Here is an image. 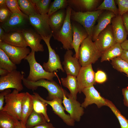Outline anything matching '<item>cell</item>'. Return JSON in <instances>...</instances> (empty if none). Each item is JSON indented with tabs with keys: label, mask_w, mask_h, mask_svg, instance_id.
Here are the masks:
<instances>
[{
	"label": "cell",
	"mask_w": 128,
	"mask_h": 128,
	"mask_svg": "<svg viewBox=\"0 0 128 128\" xmlns=\"http://www.w3.org/2000/svg\"><path fill=\"white\" fill-rule=\"evenodd\" d=\"M22 82L24 86L29 89L36 90L40 87L46 88L48 92L47 99L48 101H51L56 98L63 99L64 95L68 93L54 80L41 79L36 82H32L29 81L24 78Z\"/></svg>",
	"instance_id": "6da1fadb"
},
{
	"label": "cell",
	"mask_w": 128,
	"mask_h": 128,
	"mask_svg": "<svg viewBox=\"0 0 128 128\" xmlns=\"http://www.w3.org/2000/svg\"><path fill=\"white\" fill-rule=\"evenodd\" d=\"M102 54L91 38L88 36L82 42L79 48L78 61L81 67L86 66L95 63Z\"/></svg>",
	"instance_id": "7a4b0ae2"
},
{
	"label": "cell",
	"mask_w": 128,
	"mask_h": 128,
	"mask_svg": "<svg viewBox=\"0 0 128 128\" xmlns=\"http://www.w3.org/2000/svg\"><path fill=\"white\" fill-rule=\"evenodd\" d=\"M35 53L34 51L32 50L24 59L27 61L30 67L29 73L26 79L32 82H36L41 79L53 80V78L56 76L55 72L50 73L46 71L36 61Z\"/></svg>",
	"instance_id": "3957f363"
},
{
	"label": "cell",
	"mask_w": 128,
	"mask_h": 128,
	"mask_svg": "<svg viewBox=\"0 0 128 128\" xmlns=\"http://www.w3.org/2000/svg\"><path fill=\"white\" fill-rule=\"evenodd\" d=\"M103 10H97L91 12H76L72 9L71 15V21L78 23L82 25L91 38L96 23Z\"/></svg>",
	"instance_id": "277c9868"
},
{
	"label": "cell",
	"mask_w": 128,
	"mask_h": 128,
	"mask_svg": "<svg viewBox=\"0 0 128 128\" xmlns=\"http://www.w3.org/2000/svg\"><path fill=\"white\" fill-rule=\"evenodd\" d=\"M72 10L71 8L68 6L66 9V18L62 27L58 32L52 34L54 39L60 42L63 48L67 50L73 49V30L70 18Z\"/></svg>",
	"instance_id": "5b68a950"
},
{
	"label": "cell",
	"mask_w": 128,
	"mask_h": 128,
	"mask_svg": "<svg viewBox=\"0 0 128 128\" xmlns=\"http://www.w3.org/2000/svg\"><path fill=\"white\" fill-rule=\"evenodd\" d=\"M19 92L14 89L12 92L5 96V104L2 111L8 112L20 121L22 102L26 92Z\"/></svg>",
	"instance_id": "8992f818"
},
{
	"label": "cell",
	"mask_w": 128,
	"mask_h": 128,
	"mask_svg": "<svg viewBox=\"0 0 128 128\" xmlns=\"http://www.w3.org/2000/svg\"><path fill=\"white\" fill-rule=\"evenodd\" d=\"M31 25L28 16L18 13L12 14L6 22L0 23V26L6 33L12 31L22 32L30 28Z\"/></svg>",
	"instance_id": "52a82bcc"
},
{
	"label": "cell",
	"mask_w": 128,
	"mask_h": 128,
	"mask_svg": "<svg viewBox=\"0 0 128 128\" xmlns=\"http://www.w3.org/2000/svg\"><path fill=\"white\" fill-rule=\"evenodd\" d=\"M24 73L17 69L9 72L7 75L0 77V91L7 89L14 88L19 92L23 89L22 82Z\"/></svg>",
	"instance_id": "ba28073f"
},
{
	"label": "cell",
	"mask_w": 128,
	"mask_h": 128,
	"mask_svg": "<svg viewBox=\"0 0 128 128\" xmlns=\"http://www.w3.org/2000/svg\"><path fill=\"white\" fill-rule=\"evenodd\" d=\"M47 14H38L28 16L29 23L34 29L42 37L52 36V33L49 23Z\"/></svg>",
	"instance_id": "9c48e42d"
},
{
	"label": "cell",
	"mask_w": 128,
	"mask_h": 128,
	"mask_svg": "<svg viewBox=\"0 0 128 128\" xmlns=\"http://www.w3.org/2000/svg\"><path fill=\"white\" fill-rule=\"evenodd\" d=\"M0 48L16 65L20 64L30 52L29 49L27 47L14 46L2 42H0Z\"/></svg>",
	"instance_id": "30bf717a"
},
{
	"label": "cell",
	"mask_w": 128,
	"mask_h": 128,
	"mask_svg": "<svg viewBox=\"0 0 128 128\" xmlns=\"http://www.w3.org/2000/svg\"><path fill=\"white\" fill-rule=\"evenodd\" d=\"M33 94H35L40 100L50 105L54 113L67 125L70 126L74 125L75 121L71 118L69 115L66 114L65 112V108L62 105L63 99L56 98L51 101H48L44 99L37 92H34Z\"/></svg>",
	"instance_id": "8fae6325"
},
{
	"label": "cell",
	"mask_w": 128,
	"mask_h": 128,
	"mask_svg": "<svg viewBox=\"0 0 128 128\" xmlns=\"http://www.w3.org/2000/svg\"><path fill=\"white\" fill-rule=\"evenodd\" d=\"M95 73L91 64L81 67L76 76L78 92L81 93L84 88L96 84Z\"/></svg>",
	"instance_id": "7c38bea8"
},
{
	"label": "cell",
	"mask_w": 128,
	"mask_h": 128,
	"mask_svg": "<svg viewBox=\"0 0 128 128\" xmlns=\"http://www.w3.org/2000/svg\"><path fill=\"white\" fill-rule=\"evenodd\" d=\"M51 37H42V40L47 46L49 54L48 61L47 62H44L42 66L44 70L48 72H53L58 69H60L62 72H64L59 56L50 45V42Z\"/></svg>",
	"instance_id": "4fadbf2b"
},
{
	"label": "cell",
	"mask_w": 128,
	"mask_h": 128,
	"mask_svg": "<svg viewBox=\"0 0 128 128\" xmlns=\"http://www.w3.org/2000/svg\"><path fill=\"white\" fill-rule=\"evenodd\" d=\"M94 42L102 53L116 43L111 24L99 33Z\"/></svg>",
	"instance_id": "5bb4252c"
},
{
	"label": "cell",
	"mask_w": 128,
	"mask_h": 128,
	"mask_svg": "<svg viewBox=\"0 0 128 128\" xmlns=\"http://www.w3.org/2000/svg\"><path fill=\"white\" fill-rule=\"evenodd\" d=\"M63 103L65 110L69 114L71 118L75 121L79 122L84 113L80 103L69 93L64 95Z\"/></svg>",
	"instance_id": "9a60e30c"
},
{
	"label": "cell",
	"mask_w": 128,
	"mask_h": 128,
	"mask_svg": "<svg viewBox=\"0 0 128 128\" xmlns=\"http://www.w3.org/2000/svg\"><path fill=\"white\" fill-rule=\"evenodd\" d=\"M82 92L86 97L84 101L81 104L83 108H86L93 104L96 105L99 108L106 105V99L101 96L93 85L84 88Z\"/></svg>",
	"instance_id": "2e32d148"
},
{
	"label": "cell",
	"mask_w": 128,
	"mask_h": 128,
	"mask_svg": "<svg viewBox=\"0 0 128 128\" xmlns=\"http://www.w3.org/2000/svg\"><path fill=\"white\" fill-rule=\"evenodd\" d=\"M22 32L27 46L32 50L35 52L44 51L43 45L40 43L42 37L34 29L30 27Z\"/></svg>",
	"instance_id": "e0dca14e"
},
{
	"label": "cell",
	"mask_w": 128,
	"mask_h": 128,
	"mask_svg": "<svg viewBox=\"0 0 128 128\" xmlns=\"http://www.w3.org/2000/svg\"><path fill=\"white\" fill-rule=\"evenodd\" d=\"M73 52L71 50H67L64 56V60L62 64L64 69L66 73L77 76L81 66L78 59L73 56Z\"/></svg>",
	"instance_id": "ac0fdd59"
},
{
	"label": "cell",
	"mask_w": 128,
	"mask_h": 128,
	"mask_svg": "<svg viewBox=\"0 0 128 128\" xmlns=\"http://www.w3.org/2000/svg\"><path fill=\"white\" fill-rule=\"evenodd\" d=\"M71 21L73 30L72 47L75 52L74 56L78 59L80 46L83 41L88 36L86 30L82 25L77 22Z\"/></svg>",
	"instance_id": "d6986e66"
},
{
	"label": "cell",
	"mask_w": 128,
	"mask_h": 128,
	"mask_svg": "<svg viewBox=\"0 0 128 128\" xmlns=\"http://www.w3.org/2000/svg\"><path fill=\"white\" fill-rule=\"evenodd\" d=\"M68 6L76 12H82L96 10L101 0H68Z\"/></svg>",
	"instance_id": "ffe728a7"
},
{
	"label": "cell",
	"mask_w": 128,
	"mask_h": 128,
	"mask_svg": "<svg viewBox=\"0 0 128 128\" xmlns=\"http://www.w3.org/2000/svg\"><path fill=\"white\" fill-rule=\"evenodd\" d=\"M111 24L116 42L121 44L127 39L128 34L121 16L118 15L113 17Z\"/></svg>",
	"instance_id": "44dd1931"
},
{
	"label": "cell",
	"mask_w": 128,
	"mask_h": 128,
	"mask_svg": "<svg viewBox=\"0 0 128 128\" xmlns=\"http://www.w3.org/2000/svg\"><path fill=\"white\" fill-rule=\"evenodd\" d=\"M115 16L111 12L103 11L97 20V24L94 27L92 37L93 41L94 42L100 32L111 24L112 18Z\"/></svg>",
	"instance_id": "7402d4cb"
},
{
	"label": "cell",
	"mask_w": 128,
	"mask_h": 128,
	"mask_svg": "<svg viewBox=\"0 0 128 128\" xmlns=\"http://www.w3.org/2000/svg\"><path fill=\"white\" fill-rule=\"evenodd\" d=\"M0 42L14 46L27 47V46L22 32L12 31L6 33L0 39Z\"/></svg>",
	"instance_id": "603a6c76"
},
{
	"label": "cell",
	"mask_w": 128,
	"mask_h": 128,
	"mask_svg": "<svg viewBox=\"0 0 128 128\" xmlns=\"http://www.w3.org/2000/svg\"><path fill=\"white\" fill-rule=\"evenodd\" d=\"M66 14V9H62L49 16V23L52 34L56 33L60 29L65 21Z\"/></svg>",
	"instance_id": "cb8c5ba5"
},
{
	"label": "cell",
	"mask_w": 128,
	"mask_h": 128,
	"mask_svg": "<svg viewBox=\"0 0 128 128\" xmlns=\"http://www.w3.org/2000/svg\"><path fill=\"white\" fill-rule=\"evenodd\" d=\"M33 110V97L27 92H26L22 101L21 120V123L25 127L27 120Z\"/></svg>",
	"instance_id": "d4e9b609"
},
{
	"label": "cell",
	"mask_w": 128,
	"mask_h": 128,
	"mask_svg": "<svg viewBox=\"0 0 128 128\" xmlns=\"http://www.w3.org/2000/svg\"><path fill=\"white\" fill-rule=\"evenodd\" d=\"M61 82L63 86L68 89L73 98L77 100L78 88L76 77L68 74L66 78H61Z\"/></svg>",
	"instance_id": "484cf974"
},
{
	"label": "cell",
	"mask_w": 128,
	"mask_h": 128,
	"mask_svg": "<svg viewBox=\"0 0 128 128\" xmlns=\"http://www.w3.org/2000/svg\"><path fill=\"white\" fill-rule=\"evenodd\" d=\"M123 50L121 44L116 43L102 53L101 62L112 60L115 58L120 57Z\"/></svg>",
	"instance_id": "4316f807"
},
{
	"label": "cell",
	"mask_w": 128,
	"mask_h": 128,
	"mask_svg": "<svg viewBox=\"0 0 128 128\" xmlns=\"http://www.w3.org/2000/svg\"><path fill=\"white\" fill-rule=\"evenodd\" d=\"M47 122L43 114L33 110L27 120L25 127L26 128H31Z\"/></svg>",
	"instance_id": "83f0119b"
},
{
	"label": "cell",
	"mask_w": 128,
	"mask_h": 128,
	"mask_svg": "<svg viewBox=\"0 0 128 128\" xmlns=\"http://www.w3.org/2000/svg\"><path fill=\"white\" fill-rule=\"evenodd\" d=\"M17 120L8 112L0 111V128H15Z\"/></svg>",
	"instance_id": "f1b7e54d"
},
{
	"label": "cell",
	"mask_w": 128,
	"mask_h": 128,
	"mask_svg": "<svg viewBox=\"0 0 128 128\" xmlns=\"http://www.w3.org/2000/svg\"><path fill=\"white\" fill-rule=\"evenodd\" d=\"M33 97V110L38 113L42 114L44 115L47 122H49L50 119L47 113L48 104L40 100L34 94Z\"/></svg>",
	"instance_id": "f546056e"
},
{
	"label": "cell",
	"mask_w": 128,
	"mask_h": 128,
	"mask_svg": "<svg viewBox=\"0 0 128 128\" xmlns=\"http://www.w3.org/2000/svg\"><path fill=\"white\" fill-rule=\"evenodd\" d=\"M18 3L21 11L28 16L38 14L31 0H18Z\"/></svg>",
	"instance_id": "4dcf8cb0"
},
{
	"label": "cell",
	"mask_w": 128,
	"mask_h": 128,
	"mask_svg": "<svg viewBox=\"0 0 128 128\" xmlns=\"http://www.w3.org/2000/svg\"><path fill=\"white\" fill-rule=\"evenodd\" d=\"M0 68L10 72L17 69L16 65L10 59L4 51L0 48Z\"/></svg>",
	"instance_id": "1f68e13d"
},
{
	"label": "cell",
	"mask_w": 128,
	"mask_h": 128,
	"mask_svg": "<svg viewBox=\"0 0 128 128\" xmlns=\"http://www.w3.org/2000/svg\"><path fill=\"white\" fill-rule=\"evenodd\" d=\"M106 106L110 108L118 119L120 125V128H128V120L121 114L111 101L106 99Z\"/></svg>",
	"instance_id": "d6a6232c"
},
{
	"label": "cell",
	"mask_w": 128,
	"mask_h": 128,
	"mask_svg": "<svg viewBox=\"0 0 128 128\" xmlns=\"http://www.w3.org/2000/svg\"><path fill=\"white\" fill-rule=\"evenodd\" d=\"M34 4L38 14H47L50 4L51 0H31Z\"/></svg>",
	"instance_id": "836d02e7"
},
{
	"label": "cell",
	"mask_w": 128,
	"mask_h": 128,
	"mask_svg": "<svg viewBox=\"0 0 128 128\" xmlns=\"http://www.w3.org/2000/svg\"><path fill=\"white\" fill-rule=\"evenodd\" d=\"M105 10L114 13L116 16L119 15L118 9L114 0H104L96 9V10Z\"/></svg>",
	"instance_id": "e575fe53"
},
{
	"label": "cell",
	"mask_w": 128,
	"mask_h": 128,
	"mask_svg": "<svg viewBox=\"0 0 128 128\" xmlns=\"http://www.w3.org/2000/svg\"><path fill=\"white\" fill-rule=\"evenodd\" d=\"M111 64L114 69L119 72L125 73L128 76V63L120 57L112 59Z\"/></svg>",
	"instance_id": "d590c367"
},
{
	"label": "cell",
	"mask_w": 128,
	"mask_h": 128,
	"mask_svg": "<svg viewBox=\"0 0 128 128\" xmlns=\"http://www.w3.org/2000/svg\"><path fill=\"white\" fill-rule=\"evenodd\" d=\"M68 6L67 0H55L50 4L47 14L49 16L59 10L66 9Z\"/></svg>",
	"instance_id": "8d00e7d4"
},
{
	"label": "cell",
	"mask_w": 128,
	"mask_h": 128,
	"mask_svg": "<svg viewBox=\"0 0 128 128\" xmlns=\"http://www.w3.org/2000/svg\"><path fill=\"white\" fill-rule=\"evenodd\" d=\"M7 6L13 14L18 13L23 15H26L20 10L18 0H6Z\"/></svg>",
	"instance_id": "74e56055"
},
{
	"label": "cell",
	"mask_w": 128,
	"mask_h": 128,
	"mask_svg": "<svg viewBox=\"0 0 128 128\" xmlns=\"http://www.w3.org/2000/svg\"><path fill=\"white\" fill-rule=\"evenodd\" d=\"M12 14L7 7L6 5L0 6V23H3L6 22Z\"/></svg>",
	"instance_id": "f35d334b"
},
{
	"label": "cell",
	"mask_w": 128,
	"mask_h": 128,
	"mask_svg": "<svg viewBox=\"0 0 128 128\" xmlns=\"http://www.w3.org/2000/svg\"><path fill=\"white\" fill-rule=\"evenodd\" d=\"M118 7L119 15L122 16L128 12V0H115Z\"/></svg>",
	"instance_id": "ab89813d"
},
{
	"label": "cell",
	"mask_w": 128,
	"mask_h": 128,
	"mask_svg": "<svg viewBox=\"0 0 128 128\" xmlns=\"http://www.w3.org/2000/svg\"><path fill=\"white\" fill-rule=\"evenodd\" d=\"M95 78L96 82L102 83L105 82L106 80L107 77L104 72L99 70L95 73Z\"/></svg>",
	"instance_id": "60d3db41"
},
{
	"label": "cell",
	"mask_w": 128,
	"mask_h": 128,
	"mask_svg": "<svg viewBox=\"0 0 128 128\" xmlns=\"http://www.w3.org/2000/svg\"><path fill=\"white\" fill-rule=\"evenodd\" d=\"M11 92V91L9 89H5L0 92V111H2L3 110L5 96Z\"/></svg>",
	"instance_id": "b9f144b4"
},
{
	"label": "cell",
	"mask_w": 128,
	"mask_h": 128,
	"mask_svg": "<svg viewBox=\"0 0 128 128\" xmlns=\"http://www.w3.org/2000/svg\"><path fill=\"white\" fill-rule=\"evenodd\" d=\"M122 92L124 97V104L128 107V87L123 89Z\"/></svg>",
	"instance_id": "7bdbcfd3"
},
{
	"label": "cell",
	"mask_w": 128,
	"mask_h": 128,
	"mask_svg": "<svg viewBox=\"0 0 128 128\" xmlns=\"http://www.w3.org/2000/svg\"><path fill=\"white\" fill-rule=\"evenodd\" d=\"M124 25L128 34V12L121 16Z\"/></svg>",
	"instance_id": "ee69618b"
},
{
	"label": "cell",
	"mask_w": 128,
	"mask_h": 128,
	"mask_svg": "<svg viewBox=\"0 0 128 128\" xmlns=\"http://www.w3.org/2000/svg\"><path fill=\"white\" fill-rule=\"evenodd\" d=\"M31 128H55L51 123L47 122Z\"/></svg>",
	"instance_id": "f6af8a7d"
},
{
	"label": "cell",
	"mask_w": 128,
	"mask_h": 128,
	"mask_svg": "<svg viewBox=\"0 0 128 128\" xmlns=\"http://www.w3.org/2000/svg\"><path fill=\"white\" fill-rule=\"evenodd\" d=\"M128 63V51L123 50L122 54L120 57Z\"/></svg>",
	"instance_id": "bcb514c9"
},
{
	"label": "cell",
	"mask_w": 128,
	"mask_h": 128,
	"mask_svg": "<svg viewBox=\"0 0 128 128\" xmlns=\"http://www.w3.org/2000/svg\"><path fill=\"white\" fill-rule=\"evenodd\" d=\"M121 45L123 50L128 51V40H125L121 44Z\"/></svg>",
	"instance_id": "7dc6e473"
},
{
	"label": "cell",
	"mask_w": 128,
	"mask_h": 128,
	"mask_svg": "<svg viewBox=\"0 0 128 128\" xmlns=\"http://www.w3.org/2000/svg\"><path fill=\"white\" fill-rule=\"evenodd\" d=\"M9 72L5 69L0 68V76H3L7 75Z\"/></svg>",
	"instance_id": "c3c4849f"
},
{
	"label": "cell",
	"mask_w": 128,
	"mask_h": 128,
	"mask_svg": "<svg viewBox=\"0 0 128 128\" xmlns=\"http://www.w3.org/2000/svg\"><path fill=\"white\" fill-rule=\"evenodd\" d=\"M15 128H26L21 123L20 121L17 120L16 121Z\"/></svg>",
	"instance_id": "681fc988"
},
{
	"label": "cell",
	"mask_w": 128,
	"mask_h": 128,
	"mask_svg": "<svg viewBox=\"0 0 128 128\" xmlns=\"http://www.w3.org/2000/svg\"><path fill=\"white\" fill-rule=\"evenodd\" d=\"M5 32L3 28L0 26V39L4 35Z\"/></svg>",
	"instance_id": "f907efd6"
},
{
	"label": "cell",
	"mask_w": 128,
	"mask_h": 128,
	"mask_svg": "<svg viewBox=\"0 0 128 128\" xmlns=\"http://www.w3.org/2000/svg\"><path fill=\"white\" fill-rule=\"evenodd\" d=\"M6 0H0V6L6 5Z\"/></svg>",
	"instance_id": "816d5d0a"
},
{
	"label": "cell",
	"mask_w": 128,
	"mask_h": 128,
	"mask_svg": "<svg viewBox=\"0 0 128 128\" xmlns=\"http://www.w3.org/2000/svg\"><path fill=\"white\" fill-rule=\"evenodd\" d=\"M127 76L128 77V76Z\"/></svg>",
	"instance_id": "f5cc1de1"
}]
</instances>
